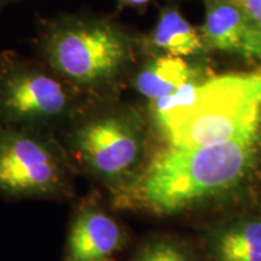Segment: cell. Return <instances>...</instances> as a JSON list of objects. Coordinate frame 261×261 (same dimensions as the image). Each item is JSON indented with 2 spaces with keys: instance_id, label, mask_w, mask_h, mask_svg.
Instances as JSON below:
<instances>
[{
  "instance_id": "4",
  "label": "cell",
  "mask_w": 261,
  "mask_h": 261,
  "mask_svg": "<svg viewBox=\"0 0 261 261\" xmlns=\"http://www.w3.org/2000/svg\"><path fill=\"white\" fill-rule=\"evenodd\" d=\"M87 99L42 61L0 52V126L52 130L69 125Z\"/></svg>"
},
{
  "instance_id": "3",
  "label": "cell",
  "mask_w": 261,
  "mask_h": 261,
  "mask_svg": "<svg viewBox=\"0 0 261 261\" xmlns=\"http://www.w3.org/2000/svg\"><path fill=\"white\" fill-rule=\"evenodd\" d=\"M37 46L41 61L86 97L119 77L132 57V41L119 27L77 15L45 22Z\"/></svg>"
},
{
  "instance_id": "14",
  "label": "cell",
  "mask_w": 261,
  "mask_h": 261,
  "mask_svg": "<svg viewBox=\"0 0 261 261\" xmlns=\"http://www.w3.org/2000/svg\"><path fill=\"white\" fill-rule=\"evenodd\" d=\"M119 3L123 6L130 8H144L150 3V0H119Z\"/></svg>"
},
{
  "instance_id": "2",
  "label": "cell",
  "mask_w": 261,
  "mask_h": 261,
  "mask_svg": "<svg viewBox=\"0 0 261 261\" xmlns=\"http://www.w3.org/2000/svg\"><path fill=\"white\" fill-rule=\"evenodd\" d=\"M255 139L160 151L144 169L119 189L122 204L156 213H177L230 190L252 167Z\"/></svg>"
},
{
  "instance_id": "7",
  "label": "cell",
  "mask_w": 261,
  "mask_h": 261,
  "mask_svg": "<svg viewBox=\"0 0 261 261\" xmlns=\"http://www.w3.org/2000/svg\"><path fill=\"white\" fill-rule=\"evenodd\" d=\"M121 225L94 200H84L75 210L68 231L63 261H100L125 242Z\"/></svg>"
},
{
  "instance_id": "9",
  "label": "cell",
  "mask_w": 261,
  "mask_h": 261,
  "mask_svg": "<svg viewBox=\"0 0 261 261\" xmlns=\"http://www.w3.org/2000/svg\"><path fill=\"white\" fill-rule=\"evenodd\" d=\"M195 69L181 57L165 55L143 67L137 74L135 87L142 96L155 100L195 83Z\"/></svg>"
},
{
  "instance_id": "11",
  "label": "cell",
  "mask_w": 261,
  "mask_h": 261,
  "mask_svg": "<svg viewBox=\"0 0 261 261\" xmlns=\"http://www.w3.org/2000/svg\"><path fill=\"white\" fill-rule=\"evenodd\" d=\"M149 44L165 55L177 57L192 56L203 51L202 37L177 10L162 12Z\"/></svg>"
},
{
  "instance_id": "10",
  "label": "cell",
  "mask_w": 261,
  "mask_h": 261,
  "mask_svg": "<svg viewBox=\"0 0 261 261\" xmlns=\"http://www.w3.org/2000/svg\"><path fill=\"white\" fill-rule=\"evenodd\" d=\"M212 250L217 261H261V220H241L221 228Z\"/></svg>"
},
{
  "instance_id": "6",
  "label": "cell",
  "mask_w": 261,
  "mask_h": 261,
  "mask_svg": "<svg viewBox=\"0 0 261 261\" xmlns=\"http://www.w3.org/2000/svg\"><path fill=\"white\" fill-rule=\"evenodd\" d=\"M84 110L69 123L65 149L75 167L119 190L138 174L143 152L138 117L129 113L85 115Z\"/></svg>"
},
{
  "instance_id": "16",
  "label": "cell",
  "mask_w": 261,
  "mask_h": 261,
  "mask_svg": "<svg viewBox=\"0 0 261 261\" xmlns=\"http://www.w3.org/2000/svg\"><path fill=\"white\" fill-rule=\"evenodd\" d=\"M100 261H114L112 257H107V259H103V260H100Z\"/></svg>"
},
{
  "instance_id": "13",
  "label": "cell",
  "mask_w": 261,
  "mask_h": 261,
  "mask_svg": "<svg viewBox=\"0 0 261 261\" xmlns=\"http://www.w3.org/2000/svg\"><path fill=\"white\" fill-rule=\"evenodd\" d=\"M242 9L261 31V0H227Z\"/></svg>"
},
{
  "instance_id": "8",
  "label": "cell",
  "mask_w": 261,
  "mask_h": 261,
  "mask_svg": "<svg viewBox=\"0 0 261 261\" xmlns=\"http://www.w3.org/2000/svg\"><path fill=\"white\" fill-rule=\"evenodd\" d=\"M203 38L213 48L254 60L261 58V31L242 9L227 0H212Z\"/></svg>"
},
{
  "instance_id": "1",
  "label": "cell",
  "mask_w": 261,
  "mask_h": 261,
  "mask_svg": "<svg viewBox=\"0 0 261 261\" xmlns=\"http://www.w3.org/2000/svg\"><path fill=\"white\" fill-rule=\"evenodd\" d=\"M169 144L201 148L255 139L261 123V69L214 76L150 100Z\"/></svg>"
},
{
  "instance_id": "15",
  "label": "cell",
  "mask_w": 261,
  "mask_h": 261,
  "mask_svg": "<svg viewBox=\"0 0 261 261\" xmlns=\"http://www.w3.org/2000/svg\"><path fill=\"white\" fill-rule=\"evenodd\" d=\"M10 2H11V0H0V10L4 8L6 4H9Z\"/></svg>"
},
{
  "instance_id": "12",
  "label": "cell",
  "mask_w": 261,
  "mask_h": 261,
  "mask_svg": "<svg viewBox=\"0 0 261 261\" xmlns=\"http://www.w3.org/2000/svg\"><path fill=\"white\" fill-rule=\"evenodd\" d=\"M133 261H194L181 246L168 240H154L136 253Z\"/></svg>"
},
{
  "instance_id": "5",
  "label": "cell",
  "mask_w": 261,
  "mask_h": 261,
  "mask_svg": "<svg viewBox=\"0 0 261 261\" xmlns=\"http://www.w3.org/2000/svg\"><path fill=\"white\" fill-rule=\"evenodd\" d=\"M76 167L52 130L0 126V195L62 200L74 194Z\"/></svg>"
}]
</instances>
